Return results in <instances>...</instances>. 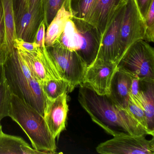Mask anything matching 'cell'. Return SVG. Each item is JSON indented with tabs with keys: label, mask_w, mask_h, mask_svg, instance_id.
Returning a JSON list of instances; mask_svg holds the SVG:
<instances>
[{
	"label": "cell",
	"mask_w": 154,
	"mask_h": 154,
	"mask_svg": "<svg viewBox=\"0 0 154 154\" xmlns=\"http://www.w3.org/2000/svg\"><path fill=\"white\" fill-rule=\"evenodd\" d=\"M78 100L92 120L113 137L152 136L127 109L119 106L108 95H99L91 88L81 85Z\"/></svg>",
	"instance_id": "6da1fadb"
},
{
	"label": "cell",
	"mask_w": 154,
	"mask_h": 154,
	"mask_svg": "<svg viewBox=\"0 0 154 154\" xmlns=\"http://www.w3.org/2000/svg\"><path fill=\"white\" fill-rule=\"evenodd\" d=\"M4 78L11 91L44 117L47 103L41 85L24 57L15 49L3 64Z\"/></svg>",
	"instance_id": "7a4b0ae2"
},
{
	"label": "cell",
	"mask_w": 154,
	"mask_h": 154,
	"mask_svg": "<svg viewBox=\"0 0 154 154\" xmlns=\"http://www.w3.org/2000/svg\"><path fill=\"white\" fill-rule=\"evenodd\" d=\"M9 117L24 131L34 149L43 154L56 153V139L49 131L44 117L12 93Z\"/></svg>",
	"instance_id": "3957f363"
},
{
	"label": "cell",
	"mask_w": 154,
	"mask_h": 154,
	"mask_svg": "<svg viewBox=\"0 0 154 154\" xmlns=\"http://www.w3.org/2000/svg\"><path fill=\"white\" fill-rule=\"evenodd\" d=\"M117 66L141 81L154 82V48L146 41L137 40L128 48Z\"/></svg>",
	"instance_id": "277c9868"
},
{
	"label": "cell",
	"mask_w": 154,
	"mask_h": 154,
	"mask_svg": "<svg viewBox=\"0 0 154 154\" xmlns=\"http://www.w3.org/2000/svg\"><path fill=\"white\" fill-rule=\"evenodd\" d=\"M47 48L62 79L73 90L82 85L87 66L78 54L56 44Z\"/></svg>",
	"instance_id": "5b68a950"
},
{
	"label": "cell",
	"mask_w": 154,
	"mask_h": 154,
	"mask_svg": "<svg viewBox=\"0 0 154 154\" xmlns=\"http://www.w3.org/2000/svg\"><path fill=\"white\" fill-rule=\"evenodd\" d=\"M145 32V19L137 0H126L119 29V43L123 55L133 43L144 39Z\"/></svg>",
	"instance_id": "8992f818"
},
{
	"label": "cell",
	"mask_w": 154,
	"mask_h": 154,
	"mask_svg": "<svg viewBox=\"0 0 154 154\" xmlns=\"http://www.w3.org/2000/svg\"><path fill=\"white\" fill-rule=\"evenodd\" d=\"M145 136H115L99 144L96 151L102 154H154V138L149 140Z\"/></svg>",
	"instance_id": "52a82bcc"
},
{
	"label": "cell",
	"mask_w": 154,
	"mask_h": 154,
	"mask_svg": "<svg viewBox=\"0 0 154 154\" xmlns=\"http://www.w3.org/2000/svg\"><path fill=\"white\" fill-rule=\"evenodd\" d=\"M16 30L18 38L34 42L39 25L44 20L43 3L29 8L23 2H18L15 7Z\"/></svg>",
	"instance_id": "ba28073f"
},
{
	"label": "cell",
	"mask_w": 154,
	"mask_h": 154,
	"mask_svg": "<svg viewBox=\"0 0 154 154\" xmlns=\"http://www.w3.org/2000/svg\"><path fill=\"white\" fill-rule=\"evenodd\" d=\"M118 70L117 64L96 59L87 66L82 85L99 95H109L112 80Z\"/></svg>",
	"instance_id": "9c48e42d"
},
{
	"label": "cell",
	"mask_w": 154,
	"mask_h": 154,
	"mask_svg": "<svg viewBox=\"0 0 154 154\" xmlns=\"http://www.w3.org/2000/svg\"><path fill=\"white\" fill-rule=\"evenodd\" d=\"M125 6L117 14L102 39L96 59L117 64L123 54L119 43V29Z\"/></svg>",
	"instance_id": "30bf717a"
},
{
	"label": "cell",
	"mask_w": 154,
	"mask_h": 154,
	"mask_svg": "<svg viewBox=\"0 0 154 154\" xmlns=\"http://www.w3.org/2000/svg\"><path fill=\"white\" fill-rule=\"evenodd\" d=\"M82 40V45L78 55L87 66L91 65L97 57L101 43L102 37L98 29L89 22L72 17Z\"/></svg>",
	"instance_id": "8fae6325"
},
{
	"label": "cell",
	"mask_w": 154,
	"mask_h": 154,
	"mask_svg": "<svg viewBox=\"0 0 154 154\" xmlns=\"http://www.w3.org/2000/svg\"><path fill=\"white\" fill-rule=\"evenodd\" d=\"M18 51L24 57L40 85L48 80L62 79L46 47L40 48L36 53Z\"/></svg>",
	"instance_id": "7c38bea8"
},
{
	"label": "cell",
	"mask_w": 154,
	"mask_h": 154,
	"mask_svg": "<svg viewBox=\"0 0 154 154\" xmlns=\"http://www.w3.org/2000/svg\"><path fill=\"white\" fill-rule=\"evenodd\" d=\"M67 93L63 94L56 99H47L44 118L49 131L55 139L59 137L66 128L68 112Z\"/></svg>",
	"instance_id": "4fadbf2b"
},
{
	"label": "cell",
	"mask_w": 154,
	"mask_h": 154,
	"mask_svg": "<svg viewBox=\"0 0 154 154\" xmlns=\"http://www.w3.org/2000/svg\"><path fill=\"white\" fill-rule=\"evenodd\" d=\"M126 2V0H97L90 23L98 29L102 39Z\"/></svg>",
	"instance_id": "5bb4252c"
},
{
	"label": "cell",
	"mask_w": 154,
	"mask_h": 154,
	"mask_svg": "<svg viewBox=\"0 0 154 154\" xmlns=\"http://www.w3.org/2000/svg\"><path fill=\"white\" fill-rule=\"evenodd\" d=\"M131 75L119 70L115 72L112 80L109 95L119 106L127 109L129 100Z\"/></svg>",
	"instance_id": "9a60e30c"
},
{
	"label": "cell",
	"mask_w": 154,
	"mask_h": 154,
	"mask_svg": "<svg viewBox=\"0 0 154 154\" xmlns=\"http://www.w3.org/2000/svg\"><path fill=\"white\" fill-rule=\"evenodd\" d=\"M72 17L70 1H68L62 6L46 28L45 37L46 47H51L54 45L63 31L66 21Z\"/></svg>",
	"instance_id": "2e32d148"
},
{
	"label": "cell",
	"mask_w": 154,
	"mask_h": 154,
	"mask_svg": "<svg viewBox=\"0 0 154 154\" xmlns=\"http://www.w3.org/2000/svg\"><path fill=\"white\" fill-rule=\"evenodd\" d=\"M3 12L5 37L3 45L8 50V54L15 48L14 43L17 38L16 30L15 0H1Z\"/></svg>",
	"instance_id": "e0dca14e"
},
{
	"label": "cell",
	"mask_w": 154,
	"mask_h": 154,
	"mask_svg": "<svg viewBox=\"0 0 154 154\" xmlns=\"http://www.w3.org/2000/svg\"><path fill=\"white\" fill-rule=\"evenodd\" d=\"M41 152L32 148L22 138L0 133V154H38Z\"/></svg>",
	"instance_id": "ac0fdd59"
},
{
	"label": "cell",
	"mask_w": 154,
	"mask_h": 154,
	"mask_svg": "<svg viewBox=\"0 0 154 154\" xmlns=\"http://www.w3.org/2000/svg\"><path fill=\"white\" fill-rule=\"evenodd\" d=\"M139 99L145 111L148 129L154 133V82L141 80Z\"/></svg>",
	"instance_id": "d6986e66"
},
{
	"label": "cell",
	"mask_w": 154,
	"mask_h": 154,
	"mask_svg": "<svg viewBox=\"0 0 154 154\" xmlns=\"http://www.w3.org/2000/svg\"><path fill=\"white\" fill-rule=\"evenodd\" d=\"M82 37L72 19L66 21L64 29L54 44L78 54L82 45Z\"/></svg>",
	"instance_id": "ffe728a7"
},
{
	"label": "cell",
	"mask_w": 154,
	"mask_h": 154,
	"mask_svg": "<svg viewBox=\"0 0 154 154\" xmlns=\"http://www.w3.org/2000/svg\"><path fill=\"white\" fill-rule=\"evenodd\" d=\"M97 0H70L73 17L90 23Z\"/></svg>",
	"instance_id": "44dd1931"
},
{
	"label": "cell",
	"mask_w": 154,
	"mask_h": 154,
	"mask_svg": "<svg viewBox=\"0 0 154 154\" xmlns=\"http://www.w3.org/2000/svg\"><path fill=\"white\" fill-rule=\"evenodd\" d=\"M42 91L47 99L54 100L65 92L72 91L73 89L67 81L63 79H54L40 84Z\"/></svg>",
	"instance_id": "7402d4cb"
},
{
	"label": "cell",
	"mask_w": 154,
	"mask_h": 154,
	"mask_svg": "<svg viewBox=\"0 0 154 154\" xmlns=\"http://www.w3.org/2000/svg\"><path fill=\"white\" fill-rule=\"evenodd\" d=\"M68 1L69 0H42L44 20L46 28L49 26L62 6Z\"/></svg>",
	"instance_id": "603a6c76"
},
{
	"label": "cell",
	"mask_w": 154,
	"mask_h": 154,
	"mask_svg": "<svg viewBox=\"0 0 154 154\" xmlns=\"http://www.w3.org/2000/svg\"><path fill=\"white\" fill-rule=\"evenodd\" d=\"M11 93L4 78L0 82V121L9 117Z\"/></svg>",
	"instance_id": "cb8c5ba5"
},
{
	"label": "cell",
	"mask_w": 154,
	"mask_h": 154,
	"mask_svg": "<svg viewBox=\"0 0 154 154\" xmlns=\"http://www.w3.org/2000/svg\"><path fill=\"white\" fill-rule=\"evenodd\" d=\"M127 109L129 111L140 124L144 128L149 131L152 136L154 137V133L150 131L148 128L146 118L143 107L141 104L134 100L130 96L128 103Z\"/></svg>",
	"instance_id": "d4e9b609"
},
{
	"label": "cell",
	"mask_w": 154,
	"mask_h": 154,
	"mask_svg": "<svg viewBox=\"0 0 154 154\" xmlns=\"http://www.w3.org/2000/svg\"><path fill=\"white\" fill-rule=\"evenodd\" d=\"M146 32L144 39L148 42L154 41V1L151 6L145 17Z\"/></svg>",
	"instance_id": "484cf974"
},
{
	"label": "cell",
	"mask_w": 154,
	"mask_h": 154,
	"mask_svg": "<svg viewBox=\"0 0 154 154\" xmlns=\"http://www.w3.org/2000/svg\"><path fill=\"white\" fill-rule=\"evenodd\" d=\"M14 47L18 51L30 54L37 53L40 49L39 46L35 42H27L18 38L14 41Z\"/></svg>",
	"instance_id": "4316f807"
},
{
	"label": "cell",
	"mask_w": 154,
	"mask_h": 154,
	"mask_svg": "<svg viewBox=\"0 0 154 154\" xmlns=\"http://www.w3.org/2000/svg\"><path fill=\"white\" fill-rule=\"evenodd\" d=\"M46 29V28L45 25L44 20H43L38 27L34 41L39 46L40 48L45 47V37Z\"/></svg>",
	"instance_id": "83f0119b"
},
{
	"label": "cell",
	"mask_w": 154,
	"mask_h": 154,
	"mask_svg": "<svg viewBox=\"0 0 154 154\" xmlns=\"http://www.w3.org/2000/svg\"><path fill=\"white\" fill-rule=\"evenodd\" d=\"M153 1L154 0H137L140 12L145 19Z\"/></svg>",
	"instance_id": "f1b7e54d"
},
{
	"label": "cell",
	"mask_w": 154,
	"mask_h": 154,
	"mask_svg": "<svg viewBox=\"0 0 154 154\" xmlns=\"http://www.w3.org/2000/svg\"><path fill=\"white\" fill-rule=\"evenodd\" d=\"M5 37L4 18H3V9L1 2L0 0V46L3 45Z\"/></svg>",
	"instance_id": "f546056e"
},
{
	"label": "cell",
	"mask_w": 154,
	"mask_h": 154,
	"mask_svg": "<svg viewBox=\"0 0 154 154\" xmlns=\"http://www.w3.org/2000/svg\"><path fill=\"white\" fill-rule=\"evenodd\" d=\"M8 52L4 45L0 46V65L3 64L8 57Z\"/></svg>",
	"instance_id": "4dcf8cb0"
},
{
	"label": "cell",
	"mask_w": 154,
	"mask_h": 154,
	"mask_svg": "<svg viewBox=\"0 0 154 154\" xmlns=\"http://www.w3.org/2000/svg\"><path fill=\"white\" fill-rule=\"evenodd\" d=\"M41 3H42V0H27V2L26 5L29 8L32 9Z\"/></svg>",
	"instance_id": "1f68e13d"
},
{
	"label": "cell",
	"mask_w": 154,
	"mask_h": 154,
	"mask_svg": "<svg viewBox=\"0 0 154 154\" xmlns=\"http://www.w3.org/2000/svg\"><path fill=\"white\" fill-rule=\"evenodd\" d=\"M4 79L3 64L0 65V82Z\"/></svg>",
	"instance_id": "d6a6232c"
},
{
	"label": "cell",
	"mask_w": 154,
	"mask_h": 154,
	"mask_svg": "<svg viewBox=\"0 0 154 154\" xmlns=\"http://www.w3.org/2000/svg\"><path fill=\"white\" fill-rule=\"evenodd\" d=\"M18 2H23V3H26L27 4V0H18Z\"/></svg>",
	"instance_id": "836d02e7"
},
{
	"label": "cell",
	"mask_w": 154,
	"mask_h": 154,
	"mask_svg": "<svg viewBox=\"0 0 154 154\" xmlns=\"http://www.w3.org/2000/svg\"><path fill=\"white\" fill-rule=\"evenodd\" d=\"M2 131H2V126L1 124V121H0V133H1Z\"/></svg>",
	"instance_id": "e575fe53"
}]
</instances>
